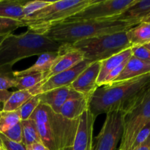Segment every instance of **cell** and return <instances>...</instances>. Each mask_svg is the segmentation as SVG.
Listing matches in <instances>:
<instances>
[{
    "label": "cell",
    "mask_w": 150,
    "mask_h": 150,
    "mask_svg": "<svg viewBox=\"0 0 150 150\" xmlns=\"http://www.w3.org/2000/svg\"><path fill=\"white\" fill-rule=\"evenodd\" d=\"M130 46H144L150 42V23L142 22L126 32Z\"/></svg>",
    "instance_id": "cell-20"
},
{
    "label": "cell",
    "mask_w": 150,
    "mask_h": 150,
    "mask_svg": "<svg viewBox=\"0 0 150 150\" xmlns=\"http://www.w3.org/2000/svg\"><path fill=\"white\" fill-rule=\"evenodd\" d=\"M132 57L131 48H127L119 54H115L109 58L100 62V70L97 80L98 87L103 85L105 77L111 73L112 70H115L120 65L127 62Z\"/></svg>",
    "instance_id": "cell-16"
},
{
    "label": "cell",
    "mask_w": 150,
    "mask_h": 150,
    "mask_svg": "<svg viewBox=\"0 0 150 150\" xmlns=\"http://www.w3.org/2000/svg\"><path fill=\"white\" fill-rule=\"evenodd\" d=\"M23 26L24 24L21 21L0 18V36L10 35L18 28Z\"/></svg>",
    "instance_id": "cell-28"
},
{
    "label": "cell",
    "mask_w": 150,
    "mask_h": 150,
    "mask_svg": "<svg viewBox=\"0 0 150 150\" xmlns=\"http://www.w3.org/2000/svg\"><path fill=\"white\" fill-rule=\"evenodd\" d=\"M125 114L121 111L106 114L100 131L93 138L91 150H117L122 138Z\"/></svg>",
    "instance_id": "cell-8"
},
{
    "label": "cell",
    "mask_w": 150,
    "mask_h": 150,
    "mask_svg": "<svg viewBox=\"0 0 150 150\" xmlns=\"http://www.w3.org/2000/svg\"><path fill=\"white\" fill-rule=\"evenodd\" d=\"M0 144L7 150H26L23 144L11 141L2 133H0Z\"/></svg>",
    "instance_id": "cell-32"
},
{
    "label": "cell",
    "mask_w": 150,
    "mask_h": 150,
    "mask_svg": "<svg viewBox=\"0 0 150 150\" xmlns=\"http://www.w3.org/2000/svg\"><path fill=\"white\" fill-rule=\"evenodd\" d=\"M89 101L88 96L69 100L61 107L59 114L69 120H78L89 110Z\"/></svg>",
    "instance_id": "cell-19"
},
{
    "label": "cell",
    "mask_w": 150,
    "mask_h": 150,
    "mask_svg": "<svg viewBox=\"0 0 150 150\" xmlns=\"http://www.w3.org/2000/svg\"><path fill=\"white\" fill-rule=\"evenodd\" d=\"M150 136V121L139 133V134L136 136V139L134 141L133 146H132L131 149L130 150H135L137 149L140 145H142Z\"/></svg>",
    "instance_id": "cell-31"
},
{
    "label": "cell",
    "mask_w": 150,
    "mask_h": 150,
    "mask_svg": "<svg viewBox=\"0 0 150 150\" xmlns=\"http://www.w3.org/2000/svg\"><path fill=\"white\" fill-rule=\"evenodd\" d=\"M95 0H59L33 13L21 21L28 29L42 34L44 31L58 22L62 21L81 11Z\"/></svg>",
    "instance_id": "cell-5"
},
{
    "label": "cell",
    "mask_w": 150,
    "mask_h": 150,
    "mask_svg": "<svg viewBox=\"0 0 150 150\" xmlns=\"http://www.w3.org/2000/svg\"><path fill=\"white\" fill-rule=\"evenodd\" d=\"M40 104V100L39 95H35L29 100L26 101L21 108L16 111L20 117L21 121L26 120L30 118L32 114Z\"/></svg>",
    "instance_id": "cell-27"
},
{
    "label": "cell",
    "mask_w": 150,
    "mask_h": 150,
    "mask_svg": "<svg viewBox=\"0 0 150 150\" xmlns=\"http://www.w3.org/2000/svg\"><path fill=\"white\" fill-rule=\"evenodd\" d=\"M149 121L150 86L125 114L122 138L118 150L131 149L137 135Z\"/></svg>",
    "instance_id": "cell-7"
},
{
    "label": "cell",
    "mask_w": 150,
    "mask_h": 150,
    "mask_svg": "<svg viewBox=\"0 0 150 150\" xmlns=\"http://www.w3.org/2000/svg\"><path fill=\"white\" fill-rule=\"evenodd\" d=\"M136 0H95L92 4L66 21L102 20L113 18L121 14Z\"/></svg>",
    "instance_id": "cell-9"
},
{
    "label": "cell",
    "mask_w": 150,
    "mask_h": 150,
    "mask_svg": "<svg viewBox=\"0 0 150 150\" xmlns=\"http://www.w3.org/2000/svg\"><path fill=\"white\" fill-rule=\"evenodd\" d=\"M39 96L40 103L48 105L54 112L59 113L61 107L67 100L83 97V95L73 90L70 86H68L52 89L40 94Z\"/></svg>",
    "instance_id": "cell-14"
},
{
    "label": "cell",
    "mask_w": 150,
    "mask_h": 150,
    "mask_svg": "<svg viewBox=\"0 0 150 150\" xmlns=\"http://www.w3.org/2000/svg\"><path fill=\"white\" fill-rule=\"evenodd\" d=\"M144 46L145 47H146V48H147V49H149V51H150V42H149V43H148V44H146V45H144Z\"/></svg>",
    "instance_id": "cell-39"
},
{
    "label": "cell",
    "mask_w": 150,
    "mask_h": 150,
    "mask_svg": "<svg viewBox=\"0 0 150 150\" xmlns=\"http://www.w3.org/2000/svg\"><path fill=\"white\" fill-rule=\"evenodd\" d=\"M18 77L14 74L13 67H0V90H7L9 88L16 87Z\"/></svg>",
    "instance_id": "cell-25"
},
{
    "label": "cell",
    "mask_w": 150,
    "mask_h": 150,
    "mask_svg": "<svg viewBox=\"0 0 150 150\" xmlns=\"http://www.w3.org/2000/svg\"><path fill=\"white\" fill-rule=\"evenodd\" d=\"M0 150H7L5 149V148L4 147V146H2V145L1 144H0Z\"/></svg>",
    "instance_id": "cell-40"
},
{
    "label": "cell",
    "mask_w": 150,
    "mask_h": 150,
    "mask_svg": "<svg viewBox=\"0 0 150 150\" xmlns=\"http://www.w3.org/2000/svg\"><path fill=\"white\" fill-rule=\"evenodd\" d=\"M91 63L92 62L83 59L71 69L62 72L46 80L42 81L29 90L30 91L32 95L35 96L51 91L52 89L70 86V84L77 79L80 73L83 72Z\"/></svg>",
    "instance_id": "cell-10"
},
{
    "label": "cell",
    "mask_w": 150,
    "mask_h": 150,
    "mask_svg": "<svg viewBox=\"0 0 150 150\" xmlns=\"http://www.w3.org/2000/svg\"><path fill=\"white\" fill-rule=\"evenodd\" d=\"M21 125L22 133H23L22 143L25 146L41 142L35 120L29 118L26 120L21 121Z\"/></svg>",
    "instance_id": "cell-23"
},
{
    "label": "cell",
    "mask_w": 150,
    "mask_h": 150,
    "mask_svg": "<svg viewBox=\"0 0 150 150\" xmlns=\"http://www.w3.org/2000/svg\"><path fill=\"white\" fill-rule=\"evenodd\" d=\"M1 110H0V114H1Z\"/></svg>",
    "instance_id": "cell-41"
},
{
    "label": "cell",
    "mask_w": 150,
    "mask_h": 150,
    "mask_svg": "<svg viewBox=\"0 0 150 150\" xmlns=\"http://www.w3.org/2000/svg\"><path fill=\"white\" fill-rule=\"evenodd\" d=\"M95 118L89 110L79 118V127L73 145L64 150H91L93 140V127Z\"/></svg>",
    "instance_id": "cell-11"
},
{
    "label": "cell",
    "mask_w": 150,
    "mask_h": 150,
    "mask_svg": "<svg viewBox=\"0 0 150 150\" xmlns=\"http://www.w3.org/2000/svg\"><path fill=\"white\" fill-rule=\"evenodd\" d=\"M45 73H32L18 77L16 87L18 90H28L32 89L45 79Z\"/></svg>",
    "instance_id": "cell-24"
},
{
    "label": "cell",
    "mask_w": 150,
    "mask_h": 150,
    "mask_svg": "<svg viewBox=\"0 0 150 150\" xmlns=\"http://www.w3.org/2000/svg\"><path fill=\"white\" fill-rule=\"evenodd\" d=\"M150 16V0H136L114 19L142 23Z\"/></svg>",
    "instance_id": "cell-15"
},
{
    "label": "cell",
    "mask_w": 150,
    "mask_h": 150,
    "mask_svg": "<svg viewBox=\"0 0 150 150\" xmlns=\"http://www.w3.org/2000/svg\"><path fill=\"white\" fill-rule=\"evenodd\" d=\"M26 1L21 0H0V18L22 21L23 10Z\"/></svg>",
    "instance_id": "cell-21"
},
{
    "label": "cell",
    "mask_w": 150,
    "mask_h": 150,
    "mask_svg": "<svg viewBox=\"0 0 150 150\" xmlns=\"http://www.w3.org/2000/svg\"><path fill=\"white\" fill-rule=\"evenodd\" d=\"M148 73H150V62L142 61L132 56L127 62L120 76L113 83L130 80Z\"/></svg>",
    "instance_id": "cell-17"
},
{
    "label": "cell",
    "mask_w": 150,
    "mask_h": 150,
    "mask_svg": "<svg viewBox=\"0 0 150 150\" xmlns=\"http://www.w3.org/2000/svg\"><path fill=\"white\" fill-rule=\"evenodd\" d=\"M59 57V52H47L40 54L38 60L31 67L20 71H14L16 77L26 76L32 73H45L51 70V67Z\"/></svg>",
    "instance_id": "cell-18"
},
{
    "label": "cell",
    "mask_w": 150,
    "mask_h": 150,
    "mask_svg": "<svg viewBox=\"0 0 150 150\" xmlns=\"http://www.w3.org/2000/svg\"><path fill=\"white\" fill-rule=\"evenodd\" d=\"M132 56L142 60L150 62V51L145 46H136L131 48Z\"/></svg>",
    "instance_id": "cell-33"
},
{
    "label": "cell",
    "mask_w": 150,
    "mask_h": 150,
    "mask_svg": "<svg viewBox=\"0 0 150 150\" xmlns=\"http://www.w3.org/2000/svg\"><path fill=\"white\" fill-rule=\"evenodd\" d=\"M11 94L12 92H9L8 90H0V103H4V102H6Z\"/></svg>",
    "instance_id": "cell-35"
},
{
    "label": "cell",
    "mask_w": 150,
    "mask_h": 150,
    "mask_svg": "<svg viewBox=\"0 0 150 150\" xmlns=\"http://www.w3.org/2000/svg\"><path fill=\"white\" fill-rule=\"evenodd\" d=\"M139 24L134 21L114 18L102 20L62 21L47 28L43 35L63 44H72L82 40L108 34L127 32Z\"/></svg>",
    "instance_id": "cell-2"
},
{
    "label": "cell",
    "mask_w": 150,
    "mask_h": 150,
    "mask_svg": "<svg viewBox=\"0 0 150 150\" xmlns=\"http://www.w3.org/2000/svg\"><path fill=\"white\" fill-rule=\"evenodd\" d=\"M135 150H150V136L142 145Z\"/></svg>",
    "instance_id": "cell-36"
},
{
    "label": "cell",
    "mask_w": 150,
    "mask_h": 150,
    "mask_svg": "<svg viewBox=\"0 0 150 150\" xmlns=\"http://www.w3.org/2000/svg\"><path fill=\"white\" fill-rule=\"evenodd\" d=\"M66 45L81 52L84 59L91 62H101L131 48L126 32L101 35Z\"/></svg>",
    "instance_id": "cell-6"
},
{
    "label": "cell",
    "mask_w": 150,
    "mask_h": 150,
    "mask_svg": "<svg viewBox=\"0 0 150 150\" xmlns=\"http://www.w3.org/2000/svg\"><path fill=\"white\" fill-rule=\"evenodd\" d=\"M3 135L10 139L11 141H13L17 143L23 144V133H22V127L21 125V122L9 129L8 130L5 131L2 133Z\"/></svg>",
    "instance_id": "cell-30"
},
{
    "label": "cell",
    "mask_w": 150,
    "mask_h": 150,
    "mask_svg": "<svg viewBox=\"0 0 150 150\" xmlns=\"http://www.w3.org/2000/svg\"><path fill=\"white\" fill-rule=\"evenodd\" d=\"M64 45L30 29L7 35L0 45V67L11 66L23 59L47 52H59Z\"/></svg>",
    "instance_id": "cell-4"
},
{
    "label": "cell",
    "mask_w": 150,
    "mask_h": 150,
    "mask_svg": "<svg viewBox=\"0 0 150 150\" xmlns=\"http://www.w3.org/2000/svg\"><path fill=\"white\" fill-rule=\"evenodd\" d=\"M100 70V62H92L80 73L77 79L70 84L73 90L83 96L90 97L98 88L97 80Z\"/></svg>",
    "instance_id": "cell-12"
},
{
    "label": "cell",
    "mask_w": 150,
    "mask_h": 150,
    "mask_svg": "<svg viewBox=\"0 0 150 150\" xmlns=\"http://www.w3.org/2000/svg\"><path fill=\"white\" fill-rule=\"evenodd\" d=\"M143 22H149V23H150V16H148V17L146 18L145 19V20Z\"/></svg>",
    "instance_id": "cell-38"
},
{
    "label": "cell",
    "mask_w": 150,
    "mask_h": 150,
    "mask_svg": "<svg viewBox=\"0 0 150 150\" xmlns=\"http://www.w3.org/2000/svg\"><path fill=\"white\" fill-rule=\"evenodd\" d=\"M53 1H41V0H36V1H28L23 6V16L24 18L29 17V16L33 13L42 10L44 7H47L51 4ZM23 18V19H24Z\"/></svg>",
    "instance_id": "cell-29"
},
{
    "label": "cell",
    "mask_w": 150,
    "mask_h": 150,
    "mask_svg": "<svg viewBox=\"0 0 150 150\" xmlns=\"http://www.w3.org/2000/svg\"><path fill=\"white\" fill-rule=\"evenodd\" d=\"M21 122L17 111H1L0 114V133L8 130Z\"/></svg>",
    "instance_id": "cell-26"
},
{
    "label": "cell",
    "mask_w": 150,
    "mask_h": 150,
    "mask_svg": "<svg viewBox=\"0 0 150 150\" xmlns=\"http://www.w3.org/2000/svg\"><path fill=\"white\" fill-rule=\"evenodd\" d=\"M7 35H1V36H0V45H1L2 42L4 41V40L5 39V38L7 36Z\"/></svg>",
    "instance_id": "cell-37"
},
{
    "label": "cell",
    "mask_w": 150,
    "mask_h": 150,
    "mask_svg": "<svg viewBox=\"0 0 150 150\" xmlns=\"http://www.w3.org/2000/svg\"><path fill=\"white\" fill-rule=\"evenodd\" d=\"M150 86V73L130 80L103 85L89 97V110L97 118L111 111L126 113Z\"/></svg>",
    "instance_id": "cell-1"
},
{
    "label": "cell",
    "mask_w": 150,
    "mask_h": 150,
    "mask_svg": "<svg viewBox=\"0 0 150 150\" xmlns=\"http://www.w3.org/2000/svg\"><path fill=\"white\" fill-rule=\"evenodd\" d=\"M30 118L35 120L41 142L48 150H64L73 145L79 119L69 120L42 103Z\"/></svg>",
    "instance_id": "cell-3"
},
{
    "label": "cell",
    "mask_w": 150,
    "mask_h": 150,
    "mask_svg": "<svg viewBox=\"0 0 150 150\" xmlns=\"http://www.w3.org/2000/svg\"><path fill=\"white\" fill-rule=\"evenodd\" d=\"M26 150H48V148L42 143V142H37L32 144L28 145L26 146Z\"/></svg>",
    "instance_id": "cell-34"
},
{
    "label": "cell",
    "mask_w": 150,
    "mask_h": 150,
    "mask_svg": "<svg viewBox=\"0 0 150 150\" xmlns=\"http://www.w3.org/2000/svg\"><path fill=\"white\" fill-rule=\"evenodd\" d=\"M33 97L30 91L17 90L12 92L10 98L3 103L2 111H16L22 106L26 101Z\"/></svg>",
    "instance_id": "cell-22"
},
{
    "label": "cell",
    "mask_w": 150,
    "mask_h": 150,
    "mask_svg": "<svg viewBox=\"0 0 150 150\" xmlns=\"http://www.w3.org/2000/svg\"><path fill=\"white\" fill-rule=\"evenodd\" d=\"M83 59L84 58L81 52L78 50L71 49L68 48L66 44H64L60 48L58 58L53 64L51 70L45 73V79L44 80H46L62 72L71 69Z\"/></svg>",
    "instance_id": "cell-13"
}]
</instances>
